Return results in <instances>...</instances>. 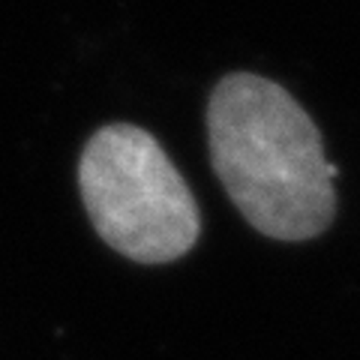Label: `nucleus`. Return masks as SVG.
Instances as JSON below:
<instances>
[{
	"instance_id": "f257e3e1",
	"label": "nucleus",
	"mask_w": 360,
	"mask_h": 360,
	"mask_svg": "<svg viewBox=\"0 0 360 360\" xmlns=\"http://www.w3.org/2000/svg\"><path fill=\"white\" fill-rule=\"evenodd\" d=\"M213 172L240 217L270 240H312L336 213L321 132L283 84L229 72L207 99Z\"/></svg>"
},
{
	"instance_id": "f03ea898",
	"label": "nucleus",
	"mask_w": 360,
	"mask_h": 360,
	"mask_svg": "<svg viewBox=\"0 0 360 360\" xmlns=\"http://www.w3.org/2000/svg\"><path fill=\"white\" fill-rule=\"evenodd\" d=\"M78 189L96 234L129 262L168 264L198 243L193 189L162 144L135 123H108L90 135Z\"/></svg>"
}]
</instances>
